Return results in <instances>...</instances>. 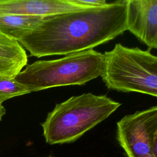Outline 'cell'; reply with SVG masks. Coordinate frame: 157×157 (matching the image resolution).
<instances>
[{
    "mask_svg": "<svg viewBox=\"0 0 157 157\" xmlns=\"http://www.w3.org/2000/svg\"><path fill=\"white\" fill-rule=\"evenodd\" d=\"M127 0L45 17L18 43L33 56L67 55L108 42L127 31Z\"/></svg>",
    "mask_w": 157,
    "mask_h": 157,
    "instance_id": "1",
    "label": "cell"
},
{
    "mask_svg": "<svg viewBox=\"0 0 157 157\" xmlns=\"http://www.w3.org/2000/svg\"><path fill=\"white\" fill-rule=\"evenodd\" d=\"M121 105L105 95L74 96L56 104L41 124L50 145L71 143L107 118Z\"/></svg>",
    "mask_w": 157,
    "mask_h": 157,
    "instance_id": "2",
    "label": "cell"
},
{
    "mask_svg": "<svg viewBox=\"0 0 157 157\" xmlns=\"http://www.w3.org/2000/svg\"><path fill=\"white\" fill-rule=\"evenodd\" d=\"M104 55L105 66L101 78L107 88L157 98V56L149 50L121 44Z\"/></svg>",
    "mask_w": 157,
    "mask_h": 157,
    "instance_id": "4",
    "label": "cell"
},
{
    "mask_svg": "<svg viewBox=\"0 0 157 157\" xmlns=\"http://www.w3.org/2000/svg\"><path fill=\"white\" fill-rule=\"evenodd\" d=\"M153 151H154V155L155 157H157V133L155 137V140L154 142V146H153Z\"/></svg>",
    "mask_w": 157,
    "mask_h": 157,
    "instance_id": "13",
    "label": "cell"
},
{
    "mask_svg": "<svg viewBox=\"0 0 157 157\" xmlns=\"http://www.w3.org/2000/svg\"><path fill=\"white\" fill-rule=\"evenodd\" d=\"M126 26L149 50H157V0H127Z\"/></svg>",
    "mask_w": 157,
    "mask_h": 157,
    "instance_id": "6",
    "label": "cell"
},
{
    "mask_svg": "<svg viewBox=\"0 0 157 157\" xmlns=\"http://www.w3.org/2000/svg\"><path fill=\"white\" fill-rule=\"evenodd\" d=\"M31 91L15 78L0 75V103L13 97L30 93Z\"/></svg>",
    "mask_w": 157,
    "mask_h": 157,
    "instance_id": "10",
    "label": "cell"
},
{
    "mask_svg": "<svg viewBox=\"0 0 157 157\" xmlns=\"http://www.w3.org/2000/svg\"><path fill=\"white\" fill-rule=\"evenodd\" d=\"M87 9L71 0H0V15L47 17Z\"/></svg>",
    "mask_w": 157,
    "mask_h": 157,
    "instance_id": "7",
    "label": "cell"
},
{
    "mask_svg": "<svg viewBox=\"0 0 157 157\" xmlns=\"http://www.w3.org/2000/svg\"><path fill=\"white\" fill-rule=\"evenodd\" d=\"M27 61L26 51L18 42L0 31V75L15 78Z\"/></svg>",
    "mask_w": 157,
    "mask_h": 157,
    "instance_id": "8",
    "label": "cell"
},
{
    "mask_svg": "<svg viewBox=\"0 0 157 157\" xmlns=\"http://www.w3.org/2000/svg\"><path fill=\"white\" fill-rule=\"evenodd\" d=\"M48 157H52V156H48Z\"/></svg>",
    "mask_w": 157,
    "mask_h": 157,
    "instance_id": "14",
    "label": "cell"
},
{
    "mask_svg": "<svg viewBox=\"0 0 157 157\" xmlns=\"http://www.w3.org/2000/svg\"><path fill=\"white\" fill-rule=\"evenodd\" d=\"M73 3L85 7L87 8H97L107 6L109 3L104 0H71Z\"/></svg>",
    "mask_w": 157,
    "mask_h": 157,
    "instance_id": "11",
    "label": "cell"
},
{
    "mask_svg": "<svg viewBox=\"0 0 157 157\" xmlns=\"http://www.w3.org/2000/svg\"><path fill=\"white\" fill-rule=\"evenodd\" d=\"M157 105L123 117L117 123V139L127 157H155Z\"/></svg>",
    "mask_w": 157,
    "mask_h": 157,
    "instance_id": "5",
    "label": "cell"
},
{
    "mask_svg": "<svg viewBox=\"0 0 157 157\" xmlns=\"http://www.w3.org/2000/svg\"><path fill=\"white\" fill-rule=\"evenodd\" d=\"M104 55L93 49L69 54L53 60H39L26 66L15 78L30 91L53 87L82 85L101 77Z\"/></svg>",
    "mask_w": 157,
    "mask_h": 157,
    "instance_id": "3",
    "label": "cell"
},
{
    "mask_svg": "<svg viewBox=\"0 0 157 157\" xmlns=\"http://www.w3.org/2000/svg\"><path fill=\"white\" fill-rule=\"evenodd\" d=\"M6 114V109L0 103V121H1L3 116Z\"/></svg>",
    "mask_w": 157,
    "mask_h": 157,
    "instance_id": "12",
    "label": "cell"
},
{
    "mask_svg": "<svg viewBox=\"0 0 157 157\" xmlns=\"http://www.w3.org/2000/svg\"><path fill=\"white\" fill-rule=\"evenodd\" d=\"M45 17L21 15H0V31L17 41L36 28Z\"/></svg>",
    "mask_w": 157,
    "mask_h": 157,
    "instance_id": "9",
    "label": "cell"
}]
</instances>
